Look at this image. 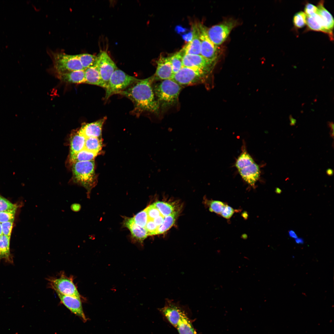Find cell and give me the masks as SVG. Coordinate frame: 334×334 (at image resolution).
Listing matches in <instances>:
<instances>
[{
  "label": "cell",
  "mask_w": 334,
  "mask_h": 334,
  "mask_svg": "<svg viewBox=\"0 0 334 334\" xmlns=\"http://www.w3.org/2000/svg\"><path fill=\"white\" fill-rule=\"evenodd\" d=\"M13 222L10 221L1 223L3 234L11 238Z\"/></svg>",
  "instance_id": "obj_40"
},
{
  "label": "cell",
  "mask_w": 334,
  "mask_h": 334,
  "mask_svg": "<svg viewBox=\"0 0 334 334\" xmlns=\"http://www.w3.org/2000/svg\"><path fill=\"white\" fill-rule=\"evenodd\" d=\"M255 162L251 156L246 151L242 152L238 157L235 166L238 170L241 169Z\"/></svg>",
  "instance_id": "obj_29"
},
{
  "label": "cell",
  "mask_w": 334,
  "mask_h": 334,
  "mask_svg": "<svg viewBox=\"0 0 334 334\" xmlns=\"http://www.w3.org/2000/svg\"><path fill=\"white\" fill-rule=\"evenodd\" d=\"M235 212L232 208L226 204L224 207L220 215L227 219L230 218Z\"/></svg>",
  "instance_id": "obj_41"
},
{
  "label": "cell",
  "mask_w": 334,
  "mask_h": 334,
  "mask_svg": "<svg viewBox=\"0 0 334 334\" xmlns=\"http://www.w3.org/2000/svg\"><path fill=\"white\" fill-rule=\"evenodd\" d=\"M95 63L100 73L103 88L105 89L110 78L117 67L107 53L105 51L100 53Z\"/></svg>",
  "instance_id": "obj_8"
},
{
  "label": "cell",
  "mask_w": 334,
  "mask_h": 334,
  "mask_svg": "<svg viewBox=\"0 0 334 334\" xmlns=\"http://www.w3.org/2000/svg\"><path fill=\"white\" fill-rule=\"evenodd\" d=\"M317 11L316 13L321 17L323 23L326 34L329 35L331 40L333 39V30L334 28V19L331 14L325 8L324 1H320L318 3Z\"/></svg>",
  "instance_id": "obj_16"
},
{
  "label": "cell",
  "mask_w": 334,
  "mask_h": 334,
  "mask_svg": "<svg viewBox=\"0 0 334 334\" xmlns=\"http://www.w3.org/2000/svg\"><path fill=\"white\" fill-rule=\"evenodd\" d=\"M124 224L125 227L130 230L132 238L135 241L142 243L148 236L145 228L137 225L132 218H125Z\"/></svg>",
  "instance_id": "obj_18"
},
{
  "label": "cell",
  "mask_w": 334,
  "mask_h": 334,
  "mask_svg": "<svg viewBox=\"0 0 334 334\" xmlns=\"http://www.w3.org/2000/svg\"><path fill=\"white\" fill-rule=\"evenodd\" d=\"M160 108L166 109L178 102L182 87L172 79L161 81L152 87Z\"/></svg>",
  "instance_id": "obj_2"
},
{
  "label": "cell",
  "mask_w": 334,
  "mask_h": 334,
  "mask_svg": "<svg viewBox=\"0 0 334 334\" xmlns=\"http://www.w3.org/2000/svg\"><path fill=\"white\" fill-rule=\"evenodd\" d=\"M51 287L56 291L66 296L80 299L81 296L72 278L62 275L49 280Z\"/></svg>",
  "instance_id": "obj_10"
},
{
  "label": "cell",
  "mask_w": 334,
  "mask_h": 334,
  "mask_svg": "<svg viewBox=\"0 0 334 334\" xmlns=\"http://www.w3.org/2000/svg\"><path fill=\"white\" fill-rule=\"evenodd\" d=\"M71 208L72 211L75 212H78L81 209V206L79 203H74L71 205Z\"/></svg>",
  "instance_id": "obj_44"
},
{
  "label": "cell",
  "mask_w": 334,
  "mask_h": 334,
  "mask_svg": "<svg viewBox=\"0 0 334 334\" xmlns=\"http://www.w3.org/2000/svg\"><path fill=\"white\" fill-rule=\"evenodd\" d=\"M328 125L331 128L330 135L334 139V123L332 122H328Z\"/></svg>",
  "instance_id": "obj_45"
},
{
  "label": "cell",
  "mask_w": 334,
  "mask_h": 334,
  "mask_svg": "<svg viewBox=\"0 0 334 334\" xmlns=\"http://www.w3.org/2000/svg\"><path fill=\"white\" fill-rule=\"evenodd\" d=\"M157 65L155 73L152 76L153 81L172 79L173 74L169 57L161 56Z\"/></svg>",
  "instance_id": "obj_12"
},
{
  "label": "cell",
  "mask_w": 334,
  "mask_h": 334,
  "mask_svg": "<svg viewBox=\"0 0 334 334\" xmlns=\"http://www.w3.org/2000/svg\"><path fill=\"white\" fill-rule=\"evenodd\" d=\"M326 173L327 174L328 176H332L333 174V171L331 169H328L326 170Z\"/></svg>",
  "instance_id": "obj_49"
},
{
  "label": "cell",
  "mask_w": 334,
  "mask_h": 334,
  "mask_svg": "<svg viewBox=\"0 0 334 334\" xmlns=\"http://www.w3.org/2000/svg\"><path fill=\"white\" fill-rule=\"evenodd\" d=\"M289 119L290 121V125L291 126L295 125L296 123V120L291 115L289 116Z\"/></svg>",
  "instance_id": "obj_48"
},
{
  "label": "cell",
  "mask_w": 334,
  "mask_h": 334,
  "mask_svg": "<svg viewBox=\"0 0 334 334\" xmlns=\"http://www.w3.org/2000/svg\"><path fill=\"white\" fill-rule=\"evenodd\" d=\"M132 218L137 225L145 228L148 219L146 209L138 213Z\"/></svg>",
  "instance_id": "obj_35"
},
{
  "label": "cell",
  "mask_w": 334,
  "mask_h": 334,
  "mask_svg": "<svg viewBox=\"0 0 334 334\" xmlns=\"http://www.w3.org/2000/svg\"><path fill=\"white\" fill-rule=\"evenodd\" d=\"M177 328L179 334H197L190 322L183 312Z\"/></svg>",
  "instance_id": "obj_25"
},
{
  "label": "cell",
  "mask_w": 334,
  "mask_h": 334,
  "mask_svg": "<svg viewBox=\"0 0 334 334\" xmlns=\"http://www.w3.org/2000/svg\"><path fill=\"white\" fill-rule=\"evenodd\" d=\"M184 55L183 53L180 50L169 57L173 75L183 67L182 58Z\"/></svg>",
  "instance_id": "obj_30"
},
{
  "label": "cell",
  "mask_w": 334,
  "mask_h": 334,
  "mask_svg": "<svg viewBox=\"0 0 334 334\" xmlns=\"http://www.w3.org/2000/svg\"><path fill=\"white\" fill-rule=\"evenodd\" d=\"M53 59L54 67L58 73L84 70L77 54L56 53L53 54Z\"/></svg>",
  "instance_id": "obj_6"
},
{
  "label": "cell",
  "mask_w": 334,
  "mask_h": 334,
  "mask_svg": "<svg viewBox=\"0 0 334 334\" xmlns=\"http://www.w3.org/2000/svg\"><path fill=\"white\" fill-rule=\"evenodd\" d=\"M85 83L103 88L100 75L95 62L85 70Z\"/></svg>",
  "instance_id": "obj_21"
},
{
  "label": "cell",
  "mask_w": 334,
  "mask_h": 334,
  "mask_svg": "<svg viewBox=\"0 0 334 334\" xmlns=\"http://www.w3.org/2000/svg\"><path fill=\"white\" fill-rule=\"evenodd\" d=\"M152 76L139 79L118 94L131 100L134 105V112L139 114L144 111L157 113L160 109L153 92Z\"/></svg>",
  "instance_id": "obj_1"
},
{
  "label": "cell",
  "mask_w": 334,
  "mask_h": 334,
  "mask_svg": "<svg viewBox=\"0 0 334 334\" xmlns=\"http://www.w3.org/2000/svg\"><path fill=\"white\" fill-rule=\"evenodd\" d=\"M238 171L242 179L248 184L254 186L259 179L260 171L259 166L255 162Z\"/></svg>",
  "instance_id": "obj_17"
},
{
  "label": "cell",
  "mask_w": 334,
  "mask_h": 334,
  "mask_svg": "<svg viewBox=\"0 0 334 334\" xmlns=\"http://www.w3.org/2000/svg\"><path fill=\"white\" fill-rule=\"evenodd\" d=\"M209 74L201 70L182 67L172 79L182 87L203 83Z\"/></svg>",
  "instance_id": "obj_5"
},
{
  "label": "cell",
  "mask_w": 334,
  "mask_h": 334,
  "mask_svg": "<svg viewBox=\"0 0 334 334\" xmlns=\"http://www.w3.org/2000/svg\"><path fill=\"white\" fill-rule=\"evenodd\" d=\"M306 19L307 16L304 12L300 11L296 13L293 18L294 26L298 28L303 27L306 24Z\"/></svg>",
  "instance_id": "obj_34"
},
{
  "label": "cell",
  "mask_w": 334,
  "mask_h": 334,
  "mask_svg": "<svg viewBox=\"0 0 334 334\" xmlns=\"http://www.w3.org/2000/svg\"><path fill=\"white\" fill-rule=\"evenodd\" d=\"M18 207L17 205L11 203L0 195V212L11 210Z\"/></svg>",
  "instance_id": "obj_37"
},
{
  "label": "cell",
  "mask_w": 334,
  "mask_h": 334,
  "mask_svg": "<svg viewBox=\"0 0 334 334\" xmlns=\"http://www.w3.org/2000/svg\"><path fill=\"white\" fill-rule=\"evenodd\" d=\"M148 218L153 220L161 215V214L153 204L150 205L146 208Z\"/></svg>",
  "instance_id": "obj_38"
},
{
  "label": "cell",
  "mask_w": 334,
  "mask_h": 334,
  "mask_svg": "<svg viewBox=\"0 0 334 334\" xmlns=\"http://www.w3.org/2000/svg\"><path fill=\"white\" fill-rule=\"evenodd\" d=\"M181 51L184 54L200 55L201 41L198 24L193 25L191 39Z\"/></svg>",
  "instance_id": "obj_14"
},
{
  "label": "cell",
  "mask_w": 334,
  "mask_h": 334,
  "mask_svg": "<svg viewBox=\"0 0 334 334\" xmlns=\"http://www.w3.org/2000/svg\"><path fill=\"white\" fill-rule=\"evenodd\" d=\"M317 7L310 3H307L304 7V13L307 16L311 15L316 13L317 11Z\"/></svg>",
  "instance_id": "obj_42"
},
{
  "label": "cell",
  "mask_w": 334,
  "mask_h": 334,
  "mask_svg": "<svg viewBox=\"0 0 334 334\" xmlns=\"http://www.w3.org/2000/svg\"><path fill=\"white\" fill-rule=\"evenodd\" d=\"M164 218V217L161 215L153 219L154 223L158 228L162 225Z\"/></svg>",
  "instance_id": "obj_43"
},
{
  "label": "cell",
  "mask_w": 334,
  "mask_h": 334,
  "mask_svg": "<svg viewBox=\"0 0 334 334\" xmlns=\"http://www.w3.org/2000/svg\"><path fill=\"white\" fill-rule=\"evenodd\" d=\"M107 119L106 117L95 122L84 124L78 131L86 138H99L101 136L103 125Z\"/></svg>",
  "instance_id": "obj_15"
},
{
  "label": "cell",
  "mask_w": 334,
  "mask_h": 334,
  "mask_svg": "<svg viewBox=\"0 0 334 334\" xmlns=\"http://www.w3.org/2000/svg\"><path fill=\"white\" fill-rule=\"evenodd\" d=\"M97 154V153L84 148L70 158V161L72 163L77 162L91 161L94 160Z\"/></svg>",
  "instance_id": "obj_27"
},
{
  "label": "cell",
  "mask_w": 334,
  "mask_h": 334,
  "mask_svg": "<svg viewBox=\"0 0 334 334\" xmlns=\"http://www.w3.org/2000/svg\"><path fill=\"white\" fill-rule=\"evenodd\" d=\"M77 56L84 70L94 63L97 57L95 55L87 53L77 54Z\"/></svg>",
  "instance_id": "obj_32"
},
{
  "label": "cell",
  "mask_w": 334,
  "mask_h": 334,
  "mask_svg": "<svg viewBox=\"0 0 334 334\" xmlns=\"http://www.w3.org/2000/svg\"><path fill=\"white\" fill-rule=\"evenodd\" d=\"M74 183L84 187L87 191L88 196L96 184L94 160L72 163Z\"/></svg>",
  "instance_id": "obj_3"
},
{
  "label": "cell",
  "mask_w": 334,
  "mask_h": 334,
  "mask_svg": "<svg viewBox=\"0 0 334 334\" xmlns=\"http://www.w3.org/2000/svg\"><path fill=\"white\" fill-rule=\"evenodd\" d=\"M148 235H156L158 227L154 223L153 220L148 218L145 227Z\"/></svg>",
  "instance_id": "obj_39"
},
{
  "label": "cell",
  "mask_w": 334,
  "mask_h": 334,
  "mask_svg": "<svg viewBox=\"0 0 334 334\" xmlns=\"http://www.w3.org/2000/svg\"><path fill=\"white\" fill-rule=\"evenodd\" d=\"M237 23L235 20L230 19L214 25L207 28L208 36L212 42L218 46L226 40Z\"/></svg>",
  "instance_id": "obj_7"
},
{
  "label": "cell",
  "mask_w": 334,
  "mask_h": 334,
  "mask_svg": "<svg viewBox=\"0 0 334 334\" xmlns=\"http://www.w3.org/2000/svg\"><path fill=\"white\" fill-rule=\"evenodd\" d=\"M162 311L170 323L177 328L183 312L178 307L170 302H168V303L162 309Z\"/></svg>",
  "instance_id": "obj_19"
},
{
  "label": "cell",
  "mask_w": 334,
  "mask_h": 334,
  "mask_svg": "<svg viewBox=\"0 0 334 334\" xmlns=\"http://www.w3.org/2000/svg\"><path fill=\"white\" fill-rule=\"evenodd\" d=\"M275 192L276 194H279L281 193L282 190L279 188L276 187L275 188Z\"/></svg>",
  "instance_id": "obj_50"
},
{
  "label": "cell",
  "mask_w": 334,
  "mask_h": 334,
  "mask_svg": "<svg viewBox=\"0 0 334 334\" xmlns=\"http://www.w3.org/2000/svg\"><path fill=\"white\" fill-rule=\"evenodd\" d=\"M3 234L1 226V224L0 223V237Z\"/></svg>",
  "instance_id": "obj_51"
},
{
  "label": "cell",
  "mask_w": 334,
  "mask_h": 334,
  "mask_svg": "<svg viewBox=\"0 0 334 334\" xmlns=\"http://www.w3.org/2000/svg\"><path fill=\"white\" fill-rule=\"evenodd\" d=\"M86 139L78 131L71 137L70 158L84 148Z\"/></svg>",
  "instance_id": "obj_22"
},
{
  "label": "cell",
  "mask_w": 334,
  "mask_h": 334,
  "mask_svg": "<svg viewBox=\"0 0 334 334\" xmlns=\"http://www.w3.org/2000/svg\"><path fill=\"white\" fill-rule=\"evenodd\" d=\"M215 63L208 60L201 55L185 54L182 58L183 67L201 70L209 74Z\"/></svg>",
  "instance_id": "obj_11"
},
{
  "label": "cell",
  "mask_w": 334,
  "mask_h": 334,
  "mask_svg": "<svg viewBox=\"0 0 334 334\" xmlns=\"http://www.w3.org/2000/svg\"><path fill=\"white\" fill-rule=\"evenodd\" d=\"M61 302L72 313L79 317L84 322L87 320L84 312L81 299L62 294L55 291Z\"/></svg>",
  "instance_id": "obj_13"
},
{
  "label": "cell",
  "mask_w": 334,
  "mask_h": 334,
  "mask_svg": "<svg viewBox=\"0 0 334 334\" xmlns=\"http://www.w3.org/2000/svg\"><path fill=\"white\" fill-rule=\"evenodd\" d=\"M206 202L209 207V210L218 214H221L224 207L226 204L218 200H206Z\"/></svg>",
  "instance_id": "obj_33"
},
{
  "label": "cell",
  "mask_w": 334,
  "mask_h": 334,
  "mask_svg": "<svg viewBox=\"0 0 334 334\" xmlns=\"http://www.w3.org/2000/svg\"><path fill=\"white\" fill-rule=\"evenodd\" d=\"M139 80L117 68L111 75L105 88V99L107 100L113 95L118 94Z\"/></svg>",
  "instance_id": "obj_4"
},
{
  "label": "cell",
  "mask_w": 334,
  "mask_h": 334,
  "mask_svg": "<svg viewBox=\"0 0 334 334\" xmlns=\"http://www.w3.org/2000/svg\"><path fill=\"white\" fill-rule=\"evenodd\" d=\"M102 143L101 139L90 137L86 139L84 149L98 154L101 150Z\"/></svg>",
  "instance_id": "obj_28"
},
{
  "label": "cell",
  "mask_w": 334,
  "mask_h": 334,
  "mask_svg": "<svg viewBox=\"0 0 334 334\" xmlns=\"http://www.w3.org/2000/svg\"><path fill=\"white\" fill-rule=\"evenodd\" d=\"M198 25L201 41L200 55L208 60L216 62L218 56V46L209 38L206 28L201 24Z\"/></svg>",
  "instance_id": "obj_9"
},
{
  "label": "cell",
  "mask_w": 334,
  "mask_h": 334,
  "mask_svg": "<svg viewBox=\"0 0 334 334\" xmlns=\"http://www.w3.org/2000/svg\"><path fill=\"white\" fill-rule=\"evenodd\" d=\"M306 24L309 30L326 33L323 21L317 13L307 16Z\"/></svg>",
  "instance_id": "obj_24"
},
{
  "label": "cell",
  "mask_w": 334,
  "mask_h": 334,
  "mask_svg": "<svg viewBox=\"0 0 334 334\" xmlns=\"http://www.w3.org/2000/svg\"><path fill=\"white\" fill-rule=\"evenodd\" d=\"M178 214V212L176 211L165 217L162 225L158 228L156 235L163 233L169 229L175 223Z\"/></svg>",
  "instance_id": "obj_26"
},
{
  "label": "cell",
  "mask_w": 334,
  "mask_h": 334,
  "mask_svg": "<svg viewBox=\"0 0 334 334\" xmlns=\"http://www.w3.org/2000/svg\"><path fill=\"white\" fill-rule=\"evenodd\" d=\"M295 242L298 244H302L304 242L303 239L302 238H298L295 239Z\"/></svg>",
  "instance_id": "obj_47"
},
{
  "label": "cell",
  "mask_w": 334,
  "mask_h": 334,
  "mask_svg": "<svg viewBox=\"0 0 334 334\" xmlns=\"http://www.w3.org/2000/svg\"><path fill=\"white\" fill-rule=\"evenodd\" d=\"M17 208H15L11 210L0 212V223L14 221Z\"/></svg>",
  "instance_id": "obj_36"
},
{
  "label": "cell",
  "mask_w": 334,
  "mask_h": 334,
  "mask_svg": "<svg viewBox=\"0 0 334 334\" xmlns=\"http://www.w3.org/2000/svg\"><path fill=\"white\" fill-rule=\"evenodd\" d=\"M288 235L290 238L294 239L298 238L295 232L293 230H290L289 231Z\"/></svg>",
  "instance_id": "obj_46"
},
{
  "label": "cell",
  "mask_w": 334,
  "mask_h": 334,
  "mask_svg": "<svg viewBox=\"0 0 334 334\" xmlns=\"http://www.w3.org/2000/svg\"><path fill=\"white\" fill-rule=\"evenodd\" d=\"M62 81L70 83L80 84L85 83V70H78L58 73Z\"/></svg>",
  "instance_id": "obj_20"
},
{
  "label": "cell",
  "mask_w": 334,
  "mask_h": 334,
  "mask_svg": "<svg viewBox=\"0 0 334 334\" xmlns=\"http://www.w3.org/2000/svg\"><path fill=\"white\" fill-rule=\"evenodd\" d=\"M153 204L164 217L176 211L175 208L173 205L166 202L158 201Z\"/></svg>",
  "instance_id": "obj_31"
},
{
  "label": "cell",
  "mask_w": 334,
  "mask_h": 334,
  "mask_svg": "<svg viewBox=\"0 0 334 334\" xmlns=\"http://www.w3.org/2000/svg\"><path fill=\"white\" fill-rule=\"evenodd\" d=\"M10 238L2 234L0 237V262L4 260L12 263L13 260L10 250Z\"/></svg>",
  "instance_id": "obj_23"
}]
</instances>
